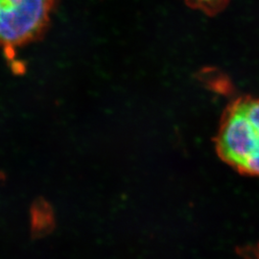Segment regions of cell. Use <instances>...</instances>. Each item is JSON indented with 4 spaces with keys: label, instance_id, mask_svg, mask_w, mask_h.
<instances>
[{
    "label": "cell",
    "instance_id": "1",
    "mask_svg": "<svg viewBox=\"0 0 259 259\" xmlns=\"http://www.w3.org/2000/svg\"><path fill=\"white\" fill-rule=\"evenodd\" d=\"M58 0H0V48L14 49L41 37Z\"/></svg>",
    "mask_w": 259,
    "mask_h": 259
},
{
    "label": "cell",
    "instance_id": "2",
    "mask_svg": "<svg viewBox=\"0 0 259 259\" xmlns=\"http://www.w3.org/2000/svg\"><path fill=\"white\" fill-rule=\"evenodd\" d=\"M217 146L223 159L239 170L259 151V135L237 103L223 122Z\"/></svg>",
    "mask_w": 259,
    "mask_h": 259
},
{
    "label": "cell",
    "instance_id": "3",
    "mask_svg": "<svg viewBox=\"0 0 259 259\" xmlns=\"http://www.w3.org/2000/svg\"><path fill=\"white\" fill-rule=\"evenodd\" d=\"M187 5L208 16H215L227 7L230 0H185Z\"/></svg>",
    "mask_w": 259,
    "mask_h": 259
},
{
    "label": "cell",
    "instance_id": "4",
    "mask_svg": "<svg viewBox=\"0 0 259 259\" xmlns=\"http://www.w3.org/2000/svg\"><path fill=\"white\" fill-rule=\"evenodd\" d=\"M237 104L259 135V99L247 98L237 102Z\"/></svg>",
    "mask_w": 259,
    "mask_h": 259
}]
</instances>
